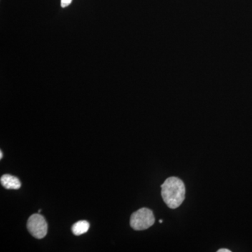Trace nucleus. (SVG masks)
Masks as SVG:
<instances>
[{
  "label": "nucleus",
  "instance_id": "obj_1",
  "mask_svg": "<svg viewBox=\"0 0 252 252\" xmlns=\"http://www.w3.org/2000/svg\"><path fill=\"white\" fill-rule=\"evenodd\" d=\"M161 195L167 206L172 210L177 209L185 199V186L176 177L167 178L161 185Z\"/></svg>",
  "mask_w": 252,
  "mask_h": 252
},
{
  "label": "nucleus",
  "instance_id": "obj_2",
  "mask_svg": "<svg viewBox=\"0 0 252 252\" xmlns=\"http://www.w3.org/2000/svg\"><path fill=\"white\" fill-rule=\"evenodd\" d=\"M155 223L153 212L148 208H141L132 214L130 217V226L135 230L148 229Z\"/></svg>",
  "mask_w": 252,
  "mask_h": 252
},
{
  "label": "nucleus",
  "instance_id": "obj_3",
  "mask_svg": "<svg viewBox=\"0 0 252 252\" xmlns=\"http://www.w3.org/2000/svg\"><path fill=\"white\" fill-rule=\"evenodd\" d=\"M28 231L36 239H42L47 234L48 225L46 220L39 213L34 214L28 219Z\"/></svg>",
  "mask_w": 252,
  "mask_h": 252
},
{
  "label": "nucleus",
  "instance_id": "obj_4",
  "mask_svg": "<svg viewBox=\"0 0 252 252\" xmlns=\"http://www.w3.org/2000/svg\"><path fill=\"white\" fill-rule=\"evenodd\" d=\"M1 185L6 189H15L17 190L21 187V181L18 177L11 175H4L0 179Z\"/></svg>",
  "mask_w": 252,
  "mask_h": 252
},
{
  "label": "nucleus",
  "instance_id": "obj_5",
  "mask_svg": "<svg viewBox=\"0 0 252 252\" xmlns=\"http://www.w3.org/2000/svg\"><path fill=\"white\" fill-rule=\"evenodd\" d=\"M89 227L90 223L87 220H79L72 225V231L74 235L79 236L86 233L89 230Z\"/></svg>",
  "mask_w": 252,
  "mask_h": 252
},
{
  "label": "nucleus",
  "instance_id": "obj_6",
  "mask_svg": "<svg viewBox=\"0 0 252 252\" xmlns=\"http://www.w3.org/2000/svg\"><path fill=\"white\" fill-rule=\"evenodd\" d=\"M72 2V0H61V6L62 7H66Z\"/></svg>",
  "mask_w": 252,
  "mask_h": 252
},
{
  "label": "nucleus",
  "instance_id": "obj_7",
  "mask_svg": "<svg viewBox=\"0 0 252 252\" xmlns=\"http://www.w3.org/2000/svg\"><path fill=\"white\" fill-rule=\"evenodd\" d=\"M218 252H230V250H228V249H220V250H219Z\"/></svg>",
  "mask_w": 252,
  "mask_h": 252
},
{
  "label": "nucleus",
  "instance_id": "obj_8",
  "mask_svg": "<svg viewBox=\"0 0 252 252\" xmlns=\"http://www.w3.org/2000/svg\"><path fill=\"white\" fill-rule=\"evenodd\" d=\"M2 157H3V154H2V152H0V159H1L2 158Z\"/></svg>",
  "mask_w": 252,
  "mask_h": 252
},
{
  "label": "nucleus",
  "instance_id": "obj_9",
  "mask_svg": "<svg viewBox=\"0 0 252 252\" xmlns=\"http://www.w3.org/2000/svg\"><path fill=\"white\" fill-rule=\"evenodd\" d=\"M159 223H162V220H159Z\"/></svg>",
  "mask_w": 252,
  "mask_h": 252
}]
</instances>
